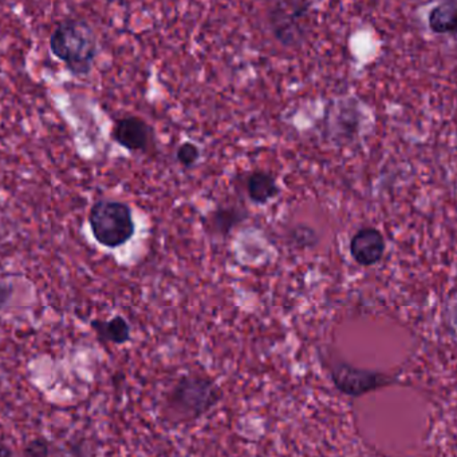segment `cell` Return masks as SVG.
<instances>
[{
    "mask_svg": "<svg viewBox=\"0 0 457 457\" xmlns=\"http://www.w3.org/2000/svg\"><path fill=\"white\" fill-rule=\"evenodd\" d=\"M222 400L219 386L206 376L179 378L165 400V415L172 423H190L211 412Z\"/></svg>",
    "mask_w": 457,
    "mask_h": 457,
    "instance_id": "1",
    "label": "cell"
},
{
    "mask_svg": "<svg viewBox=\"0 0 457 457\" xmlns=\"http://www.w3.org/2000/svg\"><path fill=\"white\" fill-rule=\"evenodd\" d=\"M50 48L72 74L86 75L97 55L96 34L86 21H66L54 29Z\"/></svg>",
    "mask_w": 457,
    "mask_h": 457,
    "instance_id": "2",
    "label": "cell"
},
{
    "mask_svg": "<svg viewBox=\"0 0 457 457\" xmlns=\"http://www.w3.org/2000/svg\"><path fill=\"white\" fill-rule=\"evenodd\" d=\"M89 225L96 241L109 249L123 246L136 231L131 208L118 201H97L89 213Z\"/></svg>",
    "mask_w": 457,
    "mask_h": 457,
    "instance_id": "3",
    "label": "cell"
},
{
    "mask_svg": "<svg viewBox=\"0 0 457 457\" xmlns=\"http://www.w3.org/2000/svg\"><path fill=\"white\" fill-rule=\"evenodd\" d=\"M330 380L338 392L359 399L378 389L388 388L400 383L394 376L378 370L359 368L343 360H334L329 365Z\"/></svg>",
    "mask_w": 457,
    "mask_h": 457,
    "instance_id": "4",
    "label": "cell"
},
{
    "mask_svg": "<svg viewBox=\"0 0 457 457\" xmlns=\"http://www.w3.org/2000/svg\"><path fill=\"white\" fill-rule=\"evenodd\" d=\"M308 11L305 0H278L271 11V24L276 37L284 43H294L303 32Z\"/></svg>",
    "mask_w": 457,
    "mask_h": 457,
    "instance_id": "5",
    "label": "cell"
},
{
    "mask_svg": "<svg viewBox=\"0 0 457 457\" xmlns=\"http://www.w3.org/2000/svg\"><path fill=\"white\" fill-rule=\"evenodd\" d=\"M386 250V239L378 228H360L351 239V255L359 265L369 268L383 260Z\"/></svg>",
    "mask_w": 457,
    "mask_h": 457,
    "instance_id": "6",
    "label": "cell"
},
{
    "mask_svg": "<svg viewBox=\"0 0 457 457\" xmlns=\"http://www.w3.org/2000/svg\"><path fill=\"white\" fill-rule=\"evenodd\" d=\"M152 130L142 118L125 117L115 122L113 139L129 152H144L150 144Z\"/></svg>",
    "mask_w": 457,
    "mask_h": 457,
    "instance_id": "7",
    "label": "cell"
},
{
    "mask_svg": "<svg viewBox=\"0 0 457 457\" xmlns=\"http://www.w3.org/2000/svg\"><path fill=\"white\" fill-rule=\"evenodd\" d=\"M247 195L255 205H266L279 195L278 182L273 174L255 170L247 179Z\"/></svg>",
    "mask_w": 457,
    "mask_h": 457,
    "instance_id": "8",
    "label": "cell"
},
{
    "mask_svg": "<svg viewBox=\"0 0 457 457\" xmlns=\"http://www.w3.org/2000/svg\"><path fill=\"white\" fill-rule=\"evenodd\" d=\"M91 328L96 330L97 335L101 340L107 343L123 345L128 343L131 338V325L123 316L113 317L109 321H93Z\"/></svg>",
    "mask_w": 457,
    "mask_h": 457,
    "instance_id": "9",
    "label": "cell"
},
{
    "mask_svg": "<svg viewBox=\"0 0 457 457\" xmlns=\"http://www.w3.org/2000/svg\"><path fill=\"white\" fill-rule=\"evenodd\" d=\"M428 24L429 29L436 34H453L456 29L455 0H447L432 8Z\"/></svg>",
    "mask_w": 457,
    "mask_h": 457,
    "instance_id": "10",
    "label": "cell"
},
{
    "mask_svg": "<svg viewBox=\"0 0 457 457\" xmlns=\"http://www.w3.org/2000/svg\"><path fill=\"white\" fill-rule=\"evenodd\" d=\"M176 158L180 165L184 166V168H190V166L195 165L199 158H200V150H199V147L196 146L195 144H192V142H184V144L180 145L179 149H177Z\"/></svg>",
    "mask_w": 457,
    "mask_h": 457,
    "instance_id": "11",
    "label": "cell"
},
{
    "mask_svg": "<svg viewBox=\"0 0 457 457\" xmlns=\"http://www.w3.org/2000/svg\"><path fill=\"white\" fill-rule=\"evenodd\" d=\"M23 453L24 457H50V445L43 437H37L27 443Z\"/></svg>",
    "mask_w": 457,
    "mask_h": 457,
    "instance_id": "12",
    "label": "cell"
},
{
    "mask_svg": "<svg viewBox=\"0 0 457 457\" xmlns=\"http://www.w3.org/2000/svg\"><path fill=\"white\" fill-rule=\"evenodd\" d=\"M11 295H13V287L7 284H0V309L10 301Z\"/></svg>",
    "mask_w": 457,
    "mask_h": 457,
    "instance_id": "13",
    "label": "cell"
},
{
    "mask_svg": "<svg viewBox=\"0 0 457 457\" xmlns=\"http://www.w3.org/2000/svg\"><path fill=\"white\" fill-rule=\"evenodd\" d=\"M0 457H13V451L10 450V447L2 442H0Z\"/></svg>",
    "mask_w": 457,
    "mask_h": 457,
    "instance_id": "14",
    "label": "cell"
}]
</instances>
